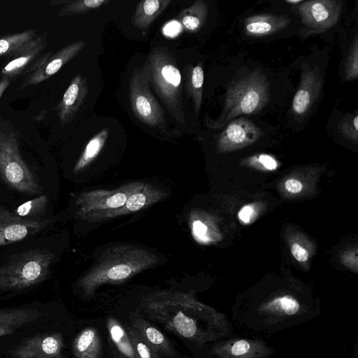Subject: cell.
I'll list each match as a JSON object with an SVG mask.
<instances>
[{"label":"cell","instance_id":"1","mask_svg":"<svg viewBox=\"0 0 358 358\" xmlns=\"http://www.w3.org/2000/svg\"><path fill=\"white\" fill-rule=\"evenodd\" d=\"M321 313L320 302L308 294L286 291L250 294L236 301L231 322L245 335L264 338L311 321Z\"/></svg>","mask_w":358,"mask_h":358},{"label":"cell","instance_id":"2","mask_svg":"<svg viewBox=\"0 0 358 358\" xmlns=\"http://www.w3.org/2000/svg\"><path fill=\"white\" fill-rule=\"evenodd\" d=\"M151 320L199 349L234 333L227 315L184 294H159L142 302Z\"/></svg>","mask_w":358,"mask_h":358},{"label":"cell","instance_id":"3","mask_svg":"<svg viewBox=\"0 0 358 358\" xmlns=\"http://www.w3.org/2000/svg\"><path fill=\"white\" fill-rule=\"evenodd\" d=\"M158 97L176 122H185L181 75L174 55L166 48L150 51L143 66Z\"/></svg>","mask_w":358,"mask_h":358},{"label":"cell","instance_id":"4","mask_svg":"<svg viewBox=\"0 0 358 358\" xmlns=\"http://www.w3.org/2000/svg\"><path fill=\"white\" fill-rule=\"evenodd\" d=\"M270 99L269 83L265 74L255 69L247 76L233 80L224 99V108L217 120L210 122V127L220 128L231 119L243 114L260 111Z\"/></svg>","mask_w":358,"mask_h":358},{"label":"cell","instance_id":"5","mask_svg":"<svg viewBox=\"0 0 358 358\" xmlns=\"http://www.w3.org/2000/svg\"><path fill=\"white\" fill-rule=\"evenodd\" d=\"M53 254L46 249H32L13 256L0 266V289H23L45 280Z\"/></svg>","mask_w":358,"mask_h":358},{"label":"cell","instance_id":"6","mask_svg":"<svg viewBox=\"0 0 358 358\" xmlns=\"http://www.w3.org/2000/svg\"><path fill=\"white\" fill-rule=\"evenodd\" d=\"M0 177L10 188L27 195L40 194L42 189L23 160L16 131L0 126Z\"/></svg>","mask_w":358,"mask_h":358},{"label":"cell","instance_id":"7","mask_svg":"<svg viewBox=\"0 0 358 358\" xmlns=\"http://www.w3.org/2000/svg\"><path fill=\"white\" fill-rule=\"evenodd\" d=\"M129 98L136 117L148 126L165 130L166 122L163 110L150 89L143 66L134 69L129 80Z\"/></svg>","mask_w":358,"mask_h":358},{"label":"cell","instance_id":"8","mask_svg":"<svg viewBox=\"0 0 358 358\" xmlns=\"http://www.w3.org/2000/svg\"><path fill=\"white\" fill-rule=\"evenodd\" d=\"M206 346L209 358H268L275 352L263 338L234 333Z\"/></svg>","mask_w":358,"mask_h":358},{"label":"cell","instance_id":"9","mask_svg":"<svg viewBox=\"0 0 358 358\" xmlns=\"http://www.w3.org/2000/svg\"><path fill=\"white\" fill-rule=\"evenodd\" d=\"M342 5L335 0H312L303 1L298 6L301 22L306 27L324 31L338 21Z\"/></svg>","mask_w":358,"mask_h":358},{"label":"cell","instance_id":"10","mask_svg":"<svg viewBox=\"0 0 358 358\" xmlns=\"http://www.w3.org/2000/svg\"><path fill=\"white\" fill-rule=\"evenodd\" d=\"M48 220L24 219L0 205V247L20 241L42 230Z\"/></svg>","mask_w":358,"mask_h":358},{"label":"cell","instance_id":"11","mask_svg":"<svg viewBox=\"0 0 358 358\" xmlns=\"http://www.w3.org/2000/svg\"><path fill=\"white\" fill-rule=\"evenodd\" d=\"M85 46V43L83 41H78L65 46L53 55L50 52L46 53L43 63L24 79L19 90L38 85L47 80L75 57Z\"/></svg>","mask_w":358,"mask_h":358},{"label":"cell","instance_id":"12","mask_svg":"<svg viewBox=\"0 0 358 358\" xmlns=\"http://www.w3.org/2000/svg\"><path fill=\"white\" fill-rule=\"evenodd\" d=\"M61 334H42L22 342L12 352L13 358H64Z\"/></svg>","mask_w":358,"mask_h":358},{"label":"cell","instance_id":"13","mask_svg":"<svg viewBox=\"0 0 358 358\" xmlns=\"http://www.w3.org/2000/svg\"><path fill=\"white\" fill-rule=\"evenodd\" d=\"M299 87L292 101L294 113L304 116L317 99L322 87V77L317 68L306 65L301 68Z\"/></svg>","mask_w":358,"mask_h":358},{"label":"cell","instance_id":"14","mask_svg":"<svg viewBox=\"0 0 358 358\" xmlns=\"http://www.w3.org/2000/svg\"><path fill=\"white\" fill-rule=\"evenodd\" d=\"M47 46L46 33H43L25 43L18 49L8 55V63L1 71L2 78H14L20 74L34 62Z\"/></svg>","mask_w":358,"mask_h":358},{"label":"cell","instance_id":"15","mask_svg":"<svg viewBox=\"0 0 358 358\" xmlns=\"http://www.w3.org/2000/svg\"><path fill=\"white\" fill-rule=\"evenodd\" d=\"M88 84L81 75H76L55 107L62 125L69 123L75 117L88 93Z\"/></svg>","mask_w":358,"mask_h":358},{"label":"cell","instance_id":"16","mask_svg":"<svg viewBox=\"0 0 358 358\" xmlns=\"http://www.w3.org/2000/svg\"><path fill=\"white\" fill-rule=\"evenodd\" d=\"M262 131L250 120L242 117L228 124L221 133L219 145L224 150L234 149L252 143Z\"/></svg>","mask_w":358,"mask_h":358},{"label":"cell","instance_id":"17","mask_svg":"<svg viewBox=\"0 0 358 358\" xmlns=\"http://www.w3.org/2000/svg\"><path fill=\"white\" fill-rule=\"evenodd\" d=\"M129 326L134 328L159 356L177 358L176 352L165 335L138 313H131Z\"/></svg>","mask_w":358,"mask_h":358},{"label":"cell","instance_id":"18","mask_svg":"<svg viewBox=\"0 0 358 358\" xmlns=\"http://www.w3.org/2000/svg\"><path fill=\"white\" fill-rule=\"evenodd\" d=\"M289 23L290 19L286 15H255L245 19L244 29L247 35L260 36L282 30Z\"/></svg>","mask_w":358,"mask_h":358},{"label":"cell","instance_id":"19","mask_svg":"<svg viewBox=\"0 0 358 358\" xmlns=\"http://www.w3.org/2000/svg\"><path fill=\"white\" fill-rule=\"evenodd\" d=\"M41 313L32 308L0 310V336L13 334L19 328L37 320Z\"/></svg>","mask_w":358,"mask_h":358},{"label":"cell","instance_id":"20","mask_svg":"<svg viewBox=\"0 0 358 358\" xmlns=\"http://www.w3.org/2000/svg\"><path fill=\"white\" fill-rule=\"evenodd\" d=\"M72 350L76 358H99L101 343L98 330L94 327L82 330L74 338Z\"/></svg>","mask_w":358,"mask_h":358},{"label":"cell","instance_id":"21","mask_svg":"<svg viewBox=\"0 0 358 358\" xmlns=\"http://www.w3.org/2000/svg\"><path fill=\"white\" fill-rule=\"evenodd\" d=\"M170 3V0H145L140 1L136 6L132 18V24L140 30H146Z\"/></svg>","mask_w":358,"mask_h":358},{"label":"cell","instance_id":"22","mask_svg":"<svg viewBox=\"0 0 358 358\" xmlns=\"http://www.w3.org/2000/svg\"><path fill=\"white\" fill-rule=\"evenodd\" d=\"M207 15V4L201 0H197L189 7L182 10L178 18L186 30L196 32L203 26Z\"/></svg>","mask_w":358,"mask_h":358},{"label":"cell","instance_id":"23","mask_svg":"<svg viewBox=\"0 0 358 358\" xmlns=\"http://www.w3.org/2000/svg\"><path fill=\"white\" fill-rule=\"evenodd\" d=\"M107 328L110 337L117 350L127 358H136V353L127 331L115 318L107 319Z\"/></svg>","mask_w":358,"mask_h":358},{"label":"cell","instance_id":"24","mask_svg":"<svg viewBox=\"0 0 358 358\" xmlns=\"http://www.w3.org/2000/svg\"><path fill=\"white\" fill-rule=\"evenodd\" d=\"M186 77L187 91L192 98L195 113L198 114L201 105L204 80V73L201 63L194 67H190Z\"/></svg>","mask_w":358,"mask_h":358},{"label":"cell","instance_id":"25","mask_svg":"<svg viewBox=\"0 0 358 358\" xmlns=\"http://www.w3.org/2000/svg\"><path fill=\"white\" fill-rule=\"evenodd\" d=\"M36 37V30L30 29L22 32L0 38V57H7L25 43Z\"/></svg>","mask_w":358,"mask_h":358},{"label":"cell","instance_id":"26","mask_svg":"<svg viewBox=\"0 0 358 358\" xmlns=\"http://www.w3.org/2000/svg\"><path fill=\"white\" fill-rule=\"evenodd\" d=\"M47 205L48 196L43 194L22 203L13 213L21 218L39 219L37 217L45 213Z\"/></svg>","mask_w":358,"mask_h":358},{"label":"cell","instance_id":"27","mask_svg":"<svg viewBox=\"0 0 358 358\" xmlns=\"http://www.w3.org/2000/svg\"><path fill=\"white\" fill-rule=\"evenodd\" d=\"M108 130L105 128L98 132L87 144L85 149L76 166L78 170L94 159L103 147L108 138Z\"/></svg>","mask_w":358,"mask_h":358},{"label":"cell","instance_id":"28","mask_svg":"<svg viewBox=\"0 0 358 358\" xmlns=\"http://www.w3.org/2000/svg\"><path fill=\"white\" fill-rule=\"evenodd\" d=\"M108 0H76L69 1L59 10L58 16H73L87 13L108 3Z\"/></svg>","mask_w":358,"mask_h":358},{"label":"cell","instance_id":"29","mask_svg":"<svg viewBox=\"0 0 358 358\" xmlns=\"http://www.w3.org/2000/svg\"><path fill=\"white\" fill-rule=\"evenodd\" d=\"M127 332L134 348L136 356L139 358H160L143 337L131 326H127Z\"/></svg>","mask_w":358,"mask_h":358},{"label":"cell","instance_id":"30","mask_svg":"<svg viewBox=\"0 0 358 358\" xmlns=\"http://www.w3.org/2000/svg\"><path fill=\"white\" fill-rule=\"evenodd\" d=\"M345 75L348 80H355L358 77V39L356 36L345 63Z\"/></svg>","mask_w":358,"mask_h":358},{"label":"cell","instance_id":"31","mask_svg":"<svg viewBox=\"0 0 358 358\" xmlns=\"http://www.w3.org/2000/svg\"><path fill=\"white\" fill-rule=\"evenodd\" d=\"M339 131L348 138L357 140L358 135V115H349L345 117L338 125Z\"/></svg>","mask_w":358,"mask_h":358},{"label":"cell","instance_id":"32","mask_svg":"<svg viewBox=\"0 0 358 358\" xmlns=\"http://www.w3.org/2000/svg\"><path fill=\"white\" fill-rule=\"evenodd\" d=\"M131 273V269L127 265H117L110 268L107 272V279L120 280L128 278Z\"/></svg>","mask_w":358,"mask_h":358},{"label":"cell","instance_id":"33","mask_svg":"<svg viewBox=\"0 0 358 358\" xmlns=\"http://www.w3.org/2000/svg\"><path fill=\"white\" fill-rule=\"evenodd\" d=\"M146 198L143 194H133L127 201V208L129 210L135 211L141 209L145 203Z\"/></svg>","mask_w":358,"mask_h":358},{"label":"cell","instance_id":"34","mask_svg":"<svg viewBox=\"0 0 358 358\" xmlns=\"http://www.w3.org/2000/svg\"><path fill=\"white\" fill-rule=\"evenodd\" d=\"M127 201V196L123 193H117L106 201V206L109 208H117L123 206Z\"/></svg>","mask_w":358,"mask_h":358},{"label":"cell","instance_id":"35","mask_svg":"<svg viewBox=\"0 0 358 358\" xmlns=\"http://www.w3.org/2000/svg\"><path fill=\"white\" fill-rule=\"evenodd\" d=\"M294 257L299 262H306L308 258V253L302 246L294 243L291 248Z\"/></svg>","mask_w":358,"mask_h":358},{"label":"cell","instance_id":"36","mask_svg":"<svg viewBox=\"0 0 358 358\" xmlns=\"http://www.w3.org/2000/svg\"><path fill=\"white\" fill-rule=\"evenodd\" d=\"M163 31L166 35L176 36L181 31V24L178 22L172 21L164 27Z\"/></svg>","mask_w":358,"mask_h":358},{"label":"cell","instance_id":"37","mask_svg":"<svg viewBox=\"0 0 358 358\" xmlns=\"http://www.w3.org/2000/svg\"><path fill=\"white\" fill-rule=\"evenodd\" d=\"M258 160L260 164L268 170H274L277 167L276 161L269 155H260L258 157Z\"/></svg>","mask_w":358,"mask_h":358},{"label":"cell","instance_id":"38","mask_svg":"<svg viewBox=\"0 0 358 358\" xmlns=\"http://www.w3.org/2000/svg\"><path fill=\"white\" fill-rule=\"evenodd\" d=\"M254 215V209L252 206L248 205L243 207L239 213L238 217L245 223H248L251 221Z\"/></svg>","mask_w":358,"mask_h":358},{"label":"cell","instance_id":"39","mask_svg":"<svg viewBox=\"0 0 358 358\" xmlns=\"http://www.w3.org/2000/svg\"><path fill=\"white\" fill-rule=\"evenodd\" d=\"M285 188L291 193H298L302 189V184L296 180L289 179L285 182Z\"/></svg>","mask_w":358,"mask_h":358},{"label":"cell","instance_id":"40","mask_svg":"<svg viewBox=\"0 0 358 358\" xmlns=\"http://www.w3.org/2000/svg\"><path fill=\"white\" fill-rule=\"evenodd\" d=\"M193 229L194 234L200 238L204 237L207 231V227L200 221H195L193 223Z\"/></svg>","mask_w":358,"mask_h":358},{"label":"cell","instance_id":"41","mask_svg":"<svg viewBox=\"0 0 358 358\" xmlns=\"http://www.w3.org/2000/svg\"><path fill=\"white\" fill-rule=\"evenodd\" d=\"M10 83V80L6 78H1L0 80V97H1L3 92L8 88Z\"/></svg>","mask_w":358,"mask_h":358},{"label":"cell","instance_id":"42","mask_svg":"<svg viewBox=\"0 0 358 358\" xmlns=\"http://www.w3.org/2000/svg\"><path fill=\"white\" fill-rule=\"evenodd\" d=\"M303 1V0H286V2L289 3H301Z\"/></svg>","mask_w":358,"mask_h":358},{"label":"cell","instance_id":"43","mask_svg":"<svg viewBox=\"0 0 358 358\" xmlns=\"http://www.w3.org/2000/svg\"><path fill=\"white\" fill-rule=\"evenodd\" d=\"M136 358H139L138 357L136 356Z\"/></svg>","mask_w":358,"mask_h":358}]
</instances>
